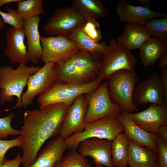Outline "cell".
<instances>
[{
	"mask_svg": "<svg viewBox=\"0 0 167 167\" xmlns=\"http://www.w3.org/2000/svg\"><path fill=\"white\" fill-rule=\"evenodd\" d=\"M69 106L64 103H56L41 109L25 111L24 125L19 136L24 167H29L33 164L45 142L59 134Z\"/></svg>",
	"mask_w": 167,
	"mask_h": 167,
	"instance_id": "cell-1",
	"label": "cell"
},
{
	"mask_svg": "<svg viewBox=\"0 0 167 167\" xmlns=\"http://www.w3.org/2000/svg\"><path fill=\"white\" fill-rule=\"evenodd\" d=\"M100 65L97 58L80 50L65 60L55 63L57 82L73 84L90 83L97 78Z\"/></svg>",
	"mask_w": 167,
	"mask_h": 167,
	"instance_id": "cell-2",
	"label": "cell"
},
{
	"mask_svg": "<svg viewBox=\"0 0 167 167\" xmlns=\"http://www.w3.org/2000/svg\"><path fill=\"white\" fill-rule=\"evenodd\" d=\"M41 68L39 66H29L23 64H19L16 69L11 65L0 67V105L13 101L15 96L18 100L13 109H15L21 108V96L28 79Z\"/></svg>",
	"mask_w": 167,
	"mask_h": 167,
	"instance_id": "cell-3",
	"label": "cell"
},
{
	"mask_svg": "<svg viewBox=\"0 0 167 167\" xmlns=\"http://www.w3.org/2000/svg\"><path fill=\"white\" fill-rule=\"evenodd\" d=\"M108 90L112 102L122 112L128 114L138 112L133 103V96L139 79L135 72L122 70L114 73L107 79Z\"/></svg>",
	"mask_w": 167,
	"mask_h": 167,
	"instance_id": "cell-4",
	"label": "cell"
},
{
	"mask_svg": "<svg viewBox=\"0 0 167 167\" xmlns=\"http://www.w3.org/2000/svg\"><path fill=\"white\" fill-rule=\"evenodd\" d=\"M101 83L102 81L97 78L90 83L82 84H62L57 82L38 95V109L56 103H64L70 106L79 96L94 92Z\"/></svg>",
	"mask_w": 167,
	"mask_h": 167,
	"instance_id": "cell-5",
	"label": "cell"
},
{
	"mask_svg": "<svg viewBox=\"0 0 167 167\" xmlns=\"http://www.w3.org/2000/svg\"><path fill=\"white\" fill-rule=\"evenodd\" d=\"M124 132V127L117 117L109 116L86 124L82 131L72 135L65 139V142L67 149H77L85 139L98 138L112 141Z\"/></svg>",
	"mask_w": 167,
	"mask_h": 167,
	"instance_id": "cell-6",
	"label": "cell"
},
{
	"mask_svg": "<svg viewBox=\"0 0 167 167\" xmlns=\"http://www.w3.org/2000/svg\"><path fill=\"white\" fill-rule=\"evenodd\" d=\"M137 62V58L130 50L120 44L117 40L112 39L109 42L103 60L100 63L97 78L102 81L122 70L135 72Z\"/></svg>",
	"mask_w": 167,
	"mask_h": 167,
	"instance_id": "cell-7",
	"label": "cell"
},
{
	"mask_svg": "<svg viewBox=\"0 0 167 167\" xmlns=\"http://www.w3.org/2000/svg\"><path fill=\"white\" fill-rule=\"evenodd\" d=\"M108 82L101 83L94 92L86 94L88 109L85 118L86 124L109 116L118 117L122 111L109 96Z\"/></svg>",
	"mask_w": 167,
	"mask_h": 167,
	"instance_id": "cell-8",
	"label": "cell"
},
{
	"mask_svg": "<svg viewBox=\"0 0 167 167\" xmlns=\"http://www.w3.org/2000/svg\"><path fill=\"white\" fill-rule=\"evenodd\" d=\"M87 21L72 6H63L56 10L45 24L44 30L52 36L66 37Z\"/></svg>",
	"mask_w": 167,
	"mask_h": 167,
	"instance_id": "cell-9",
	"label": "cell"
},
{
	"mask_svg": "<svg viewBox=\"0 0 167 167\" xmlns=\"http://www.w3.org/2000/svg\"><path fill=\"white\" fill-rule=\"evenodd\" d=\"M42 53L40 60L56 63L67 59L80 50L78 45L66 36H41Z\"/></svg>",
	"mask_w": 167,
	"mask_h": 167,
	"instance_id": "cell-10",
	"label": "cell"
},
{
	"mask_svg": "<svg viewBox=\"0 0 167 167\" xmlns=\"http://www.w3.org/2000/svg\"><path fill=\"white\" fill-rule=\"evenodd\" d=\"M57 81L55 63H45L36 73L30 76L26 91L21 96V107L31 104L36 96L43 93Z\"/></svg>",
	"mask_w": 167,
	"mask_h": 167,
	"instance_id": "cell-11",
	"label": "cell"
},
{
	"mask_svg": "<svg viewBox=\"0 0 167 167\" xmlns=\"http://www.w3.org/2000/svg\"><path fill=\"white\" fill-rule=\"evenodd\" d=\"M86 94L79 96L69 107L59 134L64 139L82 131L85 128V118L88 109Z\"/></svg>",
	"mask_w": 167,
	"mask_h": 167,
	"instance_id": "cell-12",
	"label": "cell"
},
{
	"mask_svg": "<svg viewBox=\"0 0 167 167\" xmlns=\"http://www.w3.org/2000/svg\"><path fill=\"white\" fill-rule=\"evenodd\" d=\"M133 101L137 107L148 103L161 105L165 102L161 77L158 73L154 71L145 80L137 84L133 94Z\"/></svg>",
	"mask_w": 167,
	"mask_h": 167,
	"instance_id": "cell-13",
	"label": "cell"
},
{
	"mask_svg": "<svg viewBox=\"0 0 167 167\" xmlns=\"http://www.w3.org/2000/svg\"><path fill=\"white\" fill-rule=\"evenodd\" d=\"M128 114L141 128L147 132L156 133L160 126L167 125V103L151 104L149 107L141 112Z\"/></svg>",
	"mask_w": 167,
	"mask_h": 167,
	"instance_id": "cell-14",
	"label": "cell"
},
{
	"mask_svg": "<svg viewBox=\"0 0 167 167\" xmlns=\"http://www.w3.org/2000/svg\"><path fill=\"white\" fill-rule=\"evenodd\" d=\"M112 141L106 139L92 138L82 141L78 147V152L89 156L96 165L113 167L111 152Z\"/></svg>",
	"mask_w": 167,
	"mask_h": 167,
	"instance_id": "cell-15",
	"label": "cell"
},
{
	"mask_svg": "<svg viewBox=\"0 0 167 167\" xmlns=\"http://www.w3.org/2000/svg\"><path fill=\"white\" fill-rule=\"evenodd\" d=\"M116 11L119 20L128 23H135L144 25L152 19L164 17L165 14L156 12L149 7L134 6L125 0L116 2Z\"/></svg>",
	"mask_w": 167,
	"mask_h": 167,
	"instance_id": "cell-16",
	"label": "cell"
},
{
	"mask_svg": "<svg viewBox=\"0 0 167 167\" xmlns=\"http://www.w3.org/2000/svg\"><path fill=\"white\" fill-rule=\"evenodd\" d=\"M25 33L23 28L11 27L6 35V47L4 54L12 63L27 65L29 61L27 47L24 43Z\"/></svg>",
	"mask_w": 167,
	"mask_h": 167,
	"instance_id": "cell-17",
	"label": "cell"
},
{
	"mask_svg": "<svg viewBox=\"0 0 167 167\" xmlns=\"http://www.w3.org/2000/svg\"><path fill=\"white\" fill-rule=\"evenodd\" d=\"M67 149L65 139L59 135L55 137L41 150L29 167H56Z\"/></svg>",
	"mask_w": 167,
	"mask_h": 167,
	"instance_id": "cell-18",
	"label": "cell"
},
{
	"mask_svg": "<svg viewBox=\"0 0 167 167\" xmlns=\"http://www.w3.org/2000/svg\"><path fill=\"white\" fill-rule=\"evenodd\" d=\"M122 125L124 133L131 140L157 152L158 136L155 133L147 132L137 125L128 115L122 112L117 117Z\"/></svg>",
	"mask_w": 167,
	"mask_h": 167,
	"instance_id": "cell-19",
	"label": "cell"
},
{
	"mask_svg": "<svg viewBox=\"0 0 167 167\" xmlns=\"http://www.w3.org/2000/svg\"><path fill=\"white\" fill-rule=\"evenodd\" d=\"M41 19L38 16L23 20V28L27 39L28 58L34 64L38 62L42 53L41 36L39 30Z\"/></svg>",
	"mask_w": 167,
	"mask_h": 167,
	"instance_id": "cell-20",
	"label": "cell"
},
{
	"mask_svg": "<svg viewBox=\"0 0 167 167\" xmlns=\"http://www.w3.org/2000/svg\"><path fill=\"white\" fill-rule=\"evenodd\" d=\"M151 36L142 24L128 23L125 26L122 36L117 41L120 44L130 50L139 49Z\"/></svg>",
	"mask_w": 167,
	"mask_h": 167,
	"instance_id": "cell-21",
	"label": "cell"
},
{
	"mask_svg": "<svg viewBox=\"0 0 167 167\" xmlns=\"http://www.w3.org/2000/svg\"><path fill=\"white\" fill-rule=\"evenodd\" d=\"M128 165L130 167H157L156 152L131 140Z\"/></svg>",
	"mask_w": 167,
	"mask_h": 167,
	"instance_id": "cell-22",
	"label": "cell"
},
{
	"mask_svg": "<svg viewBox=\"0 0 167 167\" xmlns=\"http://www.w3.org/2000/svg\"><path fill=\"white\" fill-rule=\"evenodd\" d=\"M167 53V41L151 37L139 48V56L145 67L154 66L156 62Z\"/></svg>",
	"mask_w": 167,
	"mask_h": 167,
	"instance_id": "cell-23",
	"label": "cell"
},
{
	"mask_svg": "<svg viewBox=\"0 0 167 167\" xmlns=\"http://www.w3.org/2000/svg\"><path fill=\"white\" fill-rule=\"evenodd\" d=\"M83 26L76 28L66 37L74 41L80 50L90 53L97 58L98 55L104 54L108 46L107 43L92 40L83 31Z\"/></svg>",
	"mask_w": 167,
	"mask_h": 167,
	"instance_id": "cell-24",
	"label": "cell"
},
{
	"mask_svg": "<svg viewBox=\"0 0 167 167\" xmlns=\"http://www.w3.org/2000/svg\"><path fill=\"white\" fill-rule=\"evenodd\" d=\"M73 7L87 20L107 17L109 15L108 8L100 0H73Z\"/></svg>",
	"mask_w": 167,
	"mask_h": 167,
	"instance_id": "cell-25",
	"label": "cell"
},
{
	"mask_svg": "<svg viewBox=\"0 0 167 167\" xmlns=\"http://www.w3.org/2000/svg\"><path fill=\"white\" fill-rule=\"evenodd\" d=\"M131 140L124 132L119 134L111 143L113 165L116 167H127Z\"/></svg>",
	"mask_w": 167,
	"mask_h": 167,
	"instance_id": "cell-26",
	"label": "cell"
},
{
	"mask_svg": "<svg viewBox=\"0 0 167 167\" xmlns=\"http://www.w3.org/2000/svg\"><path fill=\"white\" fill-rule=\"evenodd\" d=\"M43 2V0H20L16 11L23 20L38 16L45 12Z\"/></svg>",
	"mask_w": 167,
	"mask_h": 167,
	"instance_id": "cell-27",
	"label": "cell"
},
{
	"mask_svg": "<svg viewBox=\"0 0 167 167\" xmlns=\"http://www.w3.org/2000/svg\"><path fill=\"white\" fill-rule=\"evenodd\" d=\"M69 152L61 158L56 167H90L86 157L83 156L76 149H69Z\"/></svg>",
	"mask_w": 167,
	"mask_h": 167,
	"instance_id": "cell-28",
	"label": "cell"
},
{
	"mask_svg": "<svg viewBox=\"0 0 167 167\" xmlns=\"http://www.w3.org/2000/svg\"><path fill=\"white\" fill-rule=\"evenodd\" d=\"M151 36L167 41V14L163 18L152 19L144 25Z\"/></svg>",
	"mask_w": 167,
	"mask_h": 167,
	"instance_id": "cell-29",
	"label": "cell"
},
{
	"mask_svg": "<svg viewBox=\"0 0 167 167\" xmlns=\"http://www.w3.org/2000/svg\"><path fill=\"white\" fill-rule=\"evenodd\" d=\"M6 8L8 13L3 12L0 10V15L4 23L7 24L16 28H23V21L16 10L8 7Z\"/></svg>",
	"mask_w": 167,
	"mask_h": 167,
	"instance_id": "cell-30",
	"label": "cell"
},
{
	"mask_svg": "<svg viewBox=\"0 0 167 167\" xmlns=\"http://www.w3.org/2000/svg\"><path fill=\"white\" fill-rule=\"evenodd\" d=\"M15 115V113H12L5 117L0 118V139H5L10 135H20V130L14 129L11 125Z\"/></svg>",
	"mask_w": 167,
	"mask_h": 167,
	"instance_id": "cell-31",
	"label": "cell"
},
{
	"mask_svg": "<svg viewBox=\"0 0 167 167\" xmlns=\"http://www.w3.org/2000/svg\"><path fill=\"white\" fill-rule=\"evenodd\" d=\"M100 25L95 19H89L83 25L82 29L84 32L91 39L100 42L103 37L100 30Z\"/></svg>",
	"mask_w": 167,
	"mask_h": 167,
	"instance_id": "cell-32",
	"label": "cell"
},
{
	"mask_svg": "<svg viewBox=\"0 0 167 167\" xmlns=\"http://www.w3.org/2000/svg\"><path fill=\"white\" fill-rule=\"evenodd\" d=\"M21 148L20 136L12 140L0 139V166L2 164L6 152L14 147Z\"/></svg>",
	"mask_w": 167,
	"mask_h": 167,
	"instance_id": "cell-33",
	"label": "cell"
},
{
	"mask_svg": "<svg viewBox=\"0 0 167 167\" xmlns=\"http://www.w3.org/2000/svg\"><path fill=\"white\" fill-rule=\"evenodd\" d=\"M156 154L157 167H167V144L158 137Z\"/></svg>",
	"mask_w": 167,
	"mask_h": 167,
	"instance_id": "cell-34",
	"label": "cell"
},
{
	"mask_svg": "<svg viewBox=\"0 0 167 167\" xmlns=\"http://www.w3.org/2000/svg\"><path fill=\"white\" fill-rule=\"evenodd\" d=\"M22 163V157L19 154L12 160H9L5 158L0 167H19Z\"/></svg>",
	"mask_w": 167,
	"mask_h": 167,
	"instance_id": "cell-35",
	"label": "cell"
},
{
	"mask_svg": "<svg viewBox=\"0 0 167 167\" xmlns=\"http://www.w3.org/2000/svg\"><path fill=\"white\" fill-rule=\"evenodd\" d=\"M162 73L161 77L165 101L167 103V67L162 68Z\"/></svg>",
	"mask_w": 167,
	"mask_h": 167,
	"instance_id": "cell-36",
	"label": "cell"
},
{
	"mask_svg": "<svg viewBox=\"0 0 167 167\" xmlns=\"http://www.w3.org/2000/svg\"><path fill=\"white\" fill-rule=\"evenodd\" d=\"M158 137L167 144V125H163L158 129L156 133Z\"/></svg>",
	"mask_w": 167,
	"mask_h": 167,
	"instance_id": "cell-37",
	"label": "cell"
},
{
	"mask_svg": "<svg viewBox=\"0 0 167 167\" xmlns=\"http://www.w3.org/2000/svg\"><path fill=\"white\" fill-rule=\"evenodd\" d=\"M167 65V53L163 55L160 59L159 62L158 67L162 68L166 66Z\"/></svg>",
	"mask_w": 167,
	"mask_h": 167,
	"instance_id": "cell-38",
	"label": "cell"
},
{
	"mask_svg": "<svg viewBox=\"0 0 167 167\" xmlns=\"http://www.w3.org/2000/svg\"><path fill=\"white\" fill-rule=\"evenodd\" d=\"M20 0H0V10L1 7L3 5L11 2H18Z\"/></svg>",
	"mask_w": 167,
	"mask_h": 167,
	"instance_id": "cell-39",
	"label": "cell"
},
{
	"mask_svg": "<svg viewBox=\"0 0 167 167\" xmlns=\"http://www.w3.org/2000/svg\"><path fill=\"white\" fill-rule=\"evenodd\" d=\"M139 2L142 5L144 6L143 7H149L151 4L152 1L150 0H139Z\"/></svg>",
	"mask_w": 167,
	"mask_h": 167,
	"instance_id": "cell-40",
	"label": "cell"
},
{
	"mask_svg": "<svg viewBox=\"0 0 167 167\" xmlns=\"http://www.w3.org/2000/svg\"><path fill=\"white\" fill-rule=\"evenodd\" d=\"M4 26V23L2 18L0 17V31L2 30Z\"/></svg>",
	"mask_w": 167,
	"mask_h": 167,
	"instance_id": "cell-41",
	"label": "cell"
},
{
	"mask_svg": "<svg viewBox=\"0 0 167 167\" xmlns=\"http://www.w3.org/2000/svg\"><path fill=\"white\" fill-rule=\"evenodd\" d=\"M95 167H105V166L100 165H96Z\"/></svg>",
	"mask_w": 167,
	"mask_h": 167,
	"instance_id": "cell-42",
	"label": "cell"
},
{
	"mask_svg": "<svg viewBox=\"0 0 167 167\" xmlns=\"http://www.w3.org/2000/svg\"></svg>",
	"mask_w": 167,
	"mask_h": 167,
	"instance_id": "cell-43",
	"label": "cell"
}]
</instances>
